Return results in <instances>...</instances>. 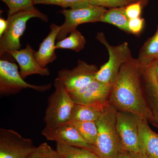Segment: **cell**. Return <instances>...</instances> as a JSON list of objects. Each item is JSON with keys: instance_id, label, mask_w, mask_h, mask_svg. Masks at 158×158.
<instances>
[{"instance_id": "9c48e42d", "label": "cell", "mask_w": 158, "mask_h": 158, "mask_svg": "<svg viewBox=\"0 0 158 158\" xmlns=\"http://www.w3.org/2000/svg\"><path fill=\"white\" fill-rule=\"evenodd\" d=\"M35 147L31 139L14 130L0 129V158H27Z\"/></svg>"}, {"instance_id": "f1b7e54d", "label": "cell", "mask_w": 158, "mask_h": 158, "mask_svg": "<svg viewBox=\"0 0 158 158\" xmlns=\"http://www.w3.org/2000/svg\"><path fill=\"white\" fill-rule=\"evenodd\" d=\"M116 158H145L140 153L130 152L127 151L123 150L118 154Z\"/></svg>"}, {"instance_id": "4316f807", "label": "cell", "mask_w": 158, "mask_h": 158, "mask_svg": "<svg viewBox=\"0 0 158 158\" xmlns=\"http://www.w3.org/2000/svg\"><path fill=\"white\" fill-rule=\"evenodd\" d=\"M143 1L144 0L131 3L126 6V13L129 19H133L140 17Z\"/></svg>"}, {"instance_id": "7402d4cb", "label": "cell", "mask_w": 158, "mask_h": 158, "mask_svg": "<svg viewBox=\"0 0 158 158\" xmlns=\"http://www.w3.org/2000/svg\"><path fill=\"white\" fill-rule=\"evenodd\" d=\"M72 123L80 135L88 144L94 146L98 137L96 122H69Z\"/></svg>"}, {"instance_id": "44dd1931", "label": "cell", "mask_w": 158, "mask_h": 158, "mask_svg": "<svg viewBox=\"0 0 158 158\" xmlns=\"http://www.w3.org/2000/svg\"><path fill=\"white\" fill-rule=\"evenodd\" d=\"M56 150L62 158H100L87 148L57 143Z\"/></svg>"}, {"instance_id": "4fadbf2b", "label": "cell", "mask_w": 158, "mask_h": 158, "mask_svg": "<svg viewBox=\"0 0 158 158\" xmlns=\"http://www.w3.org/2000/svg\"><path fill=\"white\" fill-rule=\"evenodd\" d=\"M41 134L47 140L70 146L87 148L93 152L94 147L85 141L72 123L60 125L52 129L44 128Z\"/></svg>"}, {"instance_id": "8fae6325", "label": "cell", "mask_w": 158, "mask_h": 158, "mask_svg": "<svg viewBox=\"0 0 158 158\" xmlns=\"http://www.w3.org/2000/svg\"><path fill=\"white\" fill-rule=\"evenodd\" d=\"M112 85L96 79L89 85L75 92L69 93L75 103L104 108L110 104Z\"/></svg>"}, {"instance_id": "7c38bea8", "label": "cell", "mask_w": 158, "mask_h": 158, "mask_svg": "<svg viewBox=\"0 0 158 158\" xmlns=\"http://www.w3.org/2000/svg\"><path fill=\"white\" fill-rule=\"evenodd\" d=\"M156 62L141 68V73L144 95L151 116L148 122L158 129V81Z\"/></svg>"}, {"instance_id": "ac0fdd59", "label": "cell", "mask_w": 158, "mask_h": 158, "mask_svg": "<svg viewBox=\"0 0 158 158\" xmlns=\"http://www.w3.org/2000/svg\"><path fill=\"white\" fill-rule=\"evenodd\" d=\"M103 109L95 106L75 103L69 122H96Z\"/></svg>"}, {"instance_id": "7a4b0ae2", "label": "cell", "mask_w": 158, "mask_h": 158, "mask_svg": "<svg viewBox=\"0 0 158 158\" xmlns=\"http://www.w3.org/2000/svg\"><path fill=\"white\" fill-rule=\"evenodd\" d=\"M117 111L110 104L96 121L98 137L94 152L100 158H116L123 150L116 127Z\"/></svg>"}, {"instance_id": "d4e9b609", "label": "cell", "mask_w": 158, "mask_h": 158, "mask_svg": "<svg viewBox=\"0 0 158 158\" xmlns=\"http://www.w3.org/2000/svg\"><path fill=\"white\" fill-rule=\"evenodd\" d=\"M27 158H62L59 152L44 142L35 147Z\"/></svg>"}, {"instance_id": "cb8c5ba5", "label": "cell", "mask_w": 158, "mask_h": 158, "mask_svg": "<svg viewBox=\"0 0 158 158\" xmlns=\"http://www.w3.org/2000/svg\"><path fill=\"white\" fill-rule=\"evenodd\" d=\"M8 6V15L35 9L33 0H1Z\"/></svg>"}, {"instance_id": "2e32d148", "label": "cell", "mask_w": 158, "mask_h": 158, "mask_svg": "<svg viewBox=\"0 0 158 158\" xmlns=\"http://www.w3.org/2000/svg\"><path fill=\"white\" fill-rule=\"evenodd\" d=\"M60 30V26L52 23L49 34L40 44L38 50L35 52V59L43 68H45L47 65L56 59L55 41Z\"/></svg>"}, {"instance_id": "83f0119b", "label": "cell", "mask_w": 158, "mask_h": 158, "mask_svg": "<svg viewBox=\"0 0 158 158\" xmlns=\"http://www.w3.org/2000/svg\"><path fill=\"white\" fill-rule=\"evenodd\" d=\"M144 20L141 17L130 19L128 24L129 33L134 35H139L144 27Z\"/></svg>"}, {"instance_id": "6da1fadb", "label": "cell", "mask_w": 158, "mask_h": 158, "mask_svg": "<svg viewBox=\"0 0 158 158\" xmlns=\"http://www.w3.org/2000/svg\"><path fill=\"white\" fill-rule=\"evenodd\" d=\"M110 104L118 111L134 113L149 121L151 113L144 96L141 68L132 57L122 65L112 85Z\"/></svg>"}, {"instance_id": "30bf717a", "label": "cell", "mask_w": 158, "mask_h": 158, "mask_svg": "<svg viewBox=\"0 0 158 158\" xmlns=\"http://www.w3.org/2000/svg\"><path fill=\"white\" fill-rule=\"evenodd\" d=\"M98 69L79 59L76 67L59 71L58 77L69 93L75 92L89 85L95 79Z\"/></svg>"}, {"instance_id": "277c9868", "label": "cell", "mask_w": 158, "mask_h": 158, "mask_svg": "<svg viewBox=\"0 0 158 158\" xmlns=\"http://www.w3.org/2000/svg\"><path fill=\"white\" fill-rule=\"evenodd\" d=\"M32 18H38L43 21H48V16L36 8L8 15V27L0 39L1 58L9 52L20 49V38L25 31L27 22Z\"/></svg>"}, {"instance_id": "9a60e30c", "label": "cell", "mask_w": 158, "mask_h": 158, "mask_svg": "<svg viewBox=\"0 0 158 158\" xmlns=\"http://www.w3.org/2000/svg\"><path fill=\"white\" fill-rule=\"evenodd\" d=\"M139 148L145 158H158V134L144 118H141L139 127Z\"/></svg>"}, {"instance_id": "f546056e", "label": "cell", "mask_w": 158, "mask_h": 158, "mask_svg": "<svg viewBox=\"0 0 158 158\" xmlns=\"http://www.w3.org/2000/svg\"><path fill=\"white\" fill-rule=\"evenodd\" d=\"M8 27V21L1 18L0 19V37L2 36Z\"/></svg>"}, {"instance_id": "ba28073f", "label": "cell", "mask_w": 158, "mask_h": 158, "mask_svg": "<svg viewBox=\"0 0 158 158\" xmlns=\"http://www.w3.org/2000/svg\"><path fill=\"white\" fill-rule=\"evenodd\" d=\"M141 118L134 113L117 111L116 127L123 150L140 153L139 127Z\"/></svg>"}, {"instance_id": "5bb4252c", "label": "cell", "mask_w": 158, "mask_h": 158, "mask_svg": "<svg viewBox=\"0 0 158 158\" xmlns=\"http://www.w3.org/2000/svg\"><path fill=\"white\" fill-rule=\"evenodd\" d=\"M35 52L28 44L25 48L23 49L11 51L7 53L18 63L20 69L19 73L23 79L33 74L41 76L50 74L48 69L43 68L38 64L34 56Z\"/></svg>"}, {"instance_id": "5b68a950", "label": "cell", "mask_w": 158, "mask_h": 158, "mask_svg": "<svg viewBox=\"0 0 158 158\" xmlns=\"http://www.w3.org/2000/svg\"><path fill=\"white\" fill-rule=\"evenodd\" d=\"M96 39L106 47L109 53V60L98 71L95 79L99 81L113 85L122 65L132 58L128 44L124 42L117 46L110 45L102 32L98 33Z\"/></svg>"}, {"instance_id": "3957f363", "label": "cell", "mask_w": 158, "mask_h": 158, "mask_svg": "<svg viewBox=\"0 0 158 158\" xmlns=\"http://www.w3.org/2000/svg\"><path fill=\"white\" fill-rule=\"evenodd\" d=\"M55 90L48 101L44 120L45 128L52 129L69 122L75 105L68 91L58 78L54 82Z\"/></svg>"}, {"instance_id": "484cf974", "label": "cell", "mask_w": 158, "mask_h": 158, "mask_svg": "<svg viewBox=\"0 0 158 158\" xmlns=\"http://www.w3.org/2000/svg\"><path fill=\"white\" fill-rule=\"evenodd\" d=\"M90 5L100 7L115 8L125 7L131 3L143 0H89Z\"/></svg>"}, {"instance_id": "4dcf8cb0", "label": "cell", "mask_w": 158, "mask_h": 158, "mask_svg": "<svg viewBox=\"0 0 158 158\" xmlns=\"http://www.w3.org/2000/svg\"><path fill=\"white\" fill-rule=\"evenodd\" d=\"M155 71L156 76L158 81V61L156 62Z\"/></svg>"}, {"instance_id": "ffe728a7", "label": "cell", "mask_w": 158, "mask_h": 158, "mask_svg": "<svg viewBox=\"0 0 158 158\" xmlns=\"http://www.w3.org/2000/svg\"><path fill=\"white\" fill-rule=\"evenodd\" d=\"M69 34V37L59 40L56 44V48L70 49L78 52L85 47L86 42L85 37L77 29Z\"/></svg>"}, {"instance_id": "52a82bcc", "label": "cell", "mask_w": 158, "mask_h": 158, "mask_svg": "<svg viewBox=\"0 0 158 158\" xmlns=\"http://www.w3.org/2000/svg\"><path fill=\"white\" fill-rule=\"evenodd\" d=\"M106 11L104 7L91 5L81 9L62 10L60 12L64 15L65 19L63 24L60 26L57 40L59 41L64 39L69 33L77 29L79 25L100 22Z\"/></svg>"}, {"instance_id": "8992f818", "label": "cell", "mask_w": 158, "mask_h": 158, "mask_svg": "<svg viewBox=\"0 0 158 158\" xmlns=\"http://www.w3.org/2000/svg\"><path fill=\"white\" fill-rule=\"evenodd\" d=\"M51 87L52 84L35 85L27 83L21 76L15 63L3 59L0 60V94L2 96L15 94L26 88L44 92Z\"/></svg>"}, {"instance_id": "e0dca14e", "label": "cell", "mask_w": 158, "mask_h": 158, "mask_svg": "<svg viewBox=\"0 0 158 158\" xmlns=\"http://www.w3.org/2000/svg\"><path fill=\"white\" fill-rule=\"evenodd\" d=\"M137 60L141 68L158 61V25L155 34L141 48Z\"/></svg>"}, {"instance_id": "603a6c76", "label": "cell", "mask_w": 158, "mask_h": 158, "mask_svg": "<svg viewBox=\"0 0 158 158\" xmlns=\"http://www.w3.org/2000/svg\"><path fill=\"white\" fill-rule=\"evenodd\" d=\"M36 4L56 5L63 8L77 9L85 8L90 5L89 0H33Z\"/></svg>"}, {"instance_id": "d6986e66", "label": "cell", "mask_w": 158, "mask_h": 158, "mask_svg": "<svg viewBox=\"0 0 158 158\" xmlns=\"http://www.w3.org/2000/svg\"><path fill=\"white\" fill-rule=\"evenodd\" d=\"M125 7L112 8L110 10H107L100 22L113 25L120 30L129 33L128 24L130 19L126 13Z\"/></svg>"}]
</instances>
